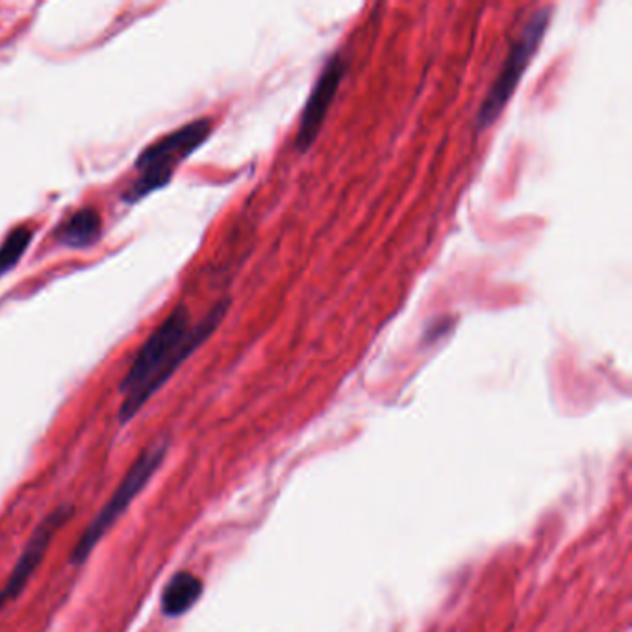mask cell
I'll list each match as a JSON object with an SVG mask.
<instances>
[{
    "label": "cell",
    "instance_id": "1",
    "mask_svg": "<svg viewBox=\"0 0 632 632\" xmlns=\"http://www.w3.org/2000/svg\"><path fill=\"white\" fill-rule=\"evenodd\" d=\"M228 306V301H221L201 323L191 327L188 308L178 304L160 323V327L141 345L125 379L119 384V392L123 393V403L119 408L121 425H127L130 419L136 418L141 408L177 373L178 367L210 338L223 317L227 316Z\"/></svg>",
    "mask_w": 632,
    "mask_h": 632
},
{
    "label": "cell",
    "instance_id": "2",
    "mask_svg": "<svg viewBox=\"0 0 632 632\" xmlns=\"http://www.w3.org/2000/svg\"><path fill=\"white\" fill-rule=\"evenodd\" d=\"M169 451V442H160L149 445L140 456L132 462L125 477L117 484L110 499L102 505L97 516L91 519L86 531L78 538L69 560L73 564H84L91 553L101 544L102 538L114 529L115 523L127 512L130 505L140 497V493L149 486V482L154 479V475L160 471L164 464L165 456Z\"/></svg>",
    "mask_w": 632,
    "mask_h": 632
},
{
    "label": "cell",
    "instance_id": "3",
    "mask_svg": "<svg viewBox=\"0 0 632 632\" xmlns=\"http://www.w3.org/2000/svg\"><path fill=\"white\" fill-rule=\"evenodd\" d=\"M212 132L210 119H197L184 127L173 130L164 138L154 141L136 160V169L140 173L138 180L128 186L123 199L127 203H138L152 191L160 190L169 184L180 162L197 151Z\"/></svg>",
    "mask_w": 632,
    "mask_h": 632
},
{
    "label": "cell",
    "instance_id": "4",
    "mask_svg": "<svg viewBox=\"0 0 632 632\" xmlns=\"http://www.w3.org/2000/svg\"><path fill=\"white\" fill-rule=\"evenodd\" d=\"M549 23H551V8L538 10L521 30L518 39L512 43L503 67L488 91V95L484 97L481 110L477 114V127L481 130L492 127L493 123L499 119V115L503 114L506 104L516 93L525 69L529 67L534 54L540 49V43L549 28Z\"/></svg>",
    "mask_w": 632,
    "mask_h": 632
},
{
    "label": "cell",
    "instance_id": "5",
    "mask_svg": "<svg viewBox=\"0 0 632 632\" xmlns=\"http://www.w3.org/2000/svg\"><path fill=\"white\" fill-rule=\"evenodd\" d=\"M73 516H75V505L64 503V505L56 506L52 512H49V516L41 519V523L32 532L30 540L26 542L21 557L10 571L8 579L0 586V612L23 595L28 582L32 581L34 573L47 557L56 534L64 529Z\"/></svg>",
    "mask_w": 632,
    "mask_h": 632
},
{
    "label": "cell",
    "instance_id": "6",
    "mask_svg": "<svg viewBox=\"0 0 632 632\" xmlns=\"http://www.w3.org/2000/svg\"><path fill=\"white\" fill-rule=\"evenodd\" d=\"M347 67H349V62L343 58L340 52H336L330 56L325 67L321 69L316 84L306 99L303 114H301L297 136H295V149L297 151H308L317 140L321 127L325 123V117L329 114L330 104L342 86Z\"/></svg>",
    "mask_w": 632,
    "mask_h": 632
},
{
    "label": "cell",
    "instance_id": "7",
    "mask_svg": "<svg viewBox=\"0 0 632 632\" xmlns=\"http://www.w3.org/2000/svg\"><path fill=\"white\" fill-rule=\"evenodd\" d=\"M204 592V584L191 571H178L165 584L160 597L162 612L167 618H180L197 605Z\"/></svg>",
    "mask_w": 632,
    "mask_h": 632
},
{
    "label": "cell",
    "instance_id": "8",
    "mask_svg": "<svg viewBox=\"0 0 632 632\" xmlns=\"http://www.w3.org/2000/svg\"><path fill=\"white\" fill-rule=\"evenodd\" d=\"M101 234V215L95 208H82L73 215H69L64 223H60L54 230V238L65 247H88L97 241Z\"/></svg>",
    "mask_w": 632,
    "mask_h": 632
},
{
    "label": "cell",
    "instance_id": "9",
    "mask_svg": "<svg viewBox=\"0 0 632 632\" xmlns=\"http://www.w3.org/2000/svg\"><path fill=\"white\" fill-rule=\"evenodd\" d=\"M32 241V232L28 227L13 228L0 245V275L8 273L23 258L28 245Z\"/></svg>",
    "mask_w": 632,
    "mask_h": 632
}]
</instances>
